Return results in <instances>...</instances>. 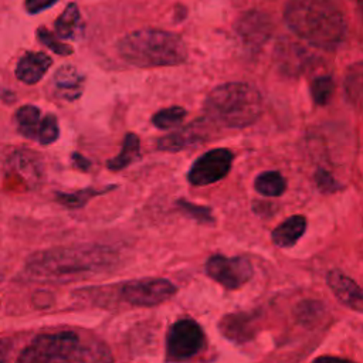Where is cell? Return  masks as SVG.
<instances>
[{"instance_id":"16","label":"cell","mask_w":363,"mask_h":363,"mask_svg":"<svg viewBox=\"0 0 363 363\" xmlns=\"http://www.w3.org/2000/svg\"><path fill=\"white\" fill-rule=\"evenodd\" d=\"M84 75L74 65H61L52 77L54 94L62 99L74 101L84 89Z\"/></svg>"},{"instance_id":"13","label":"cell","mask_w":363,"mask_h":363,"mask_svg":"<svg viewBox=\"0 0 363 363\" xmlns=\"http://www.w3.org/2000/svg\"><path fill=\"white\" fill-rule=\"evenodd\" d=\"M259 313L257 311L251 312H235L225 315L220 323V332L224 337L234 343H244L254 339L258 330Z\"/></svg>"},{"instance_id":"2","label":"cell","mask_w":363,"mask_h":363,"mask_svg":"<svg viewBox=\"0 0 363 363\" xmlns=\"http://www.w3.org/2000/svg\"><path fill=\"white\" fill-rule=\"evenodd\" d=\"M284 21L311 45L333 51L345 40L346 21L330 0H288Z\"/></svg>"},{"instance_id":"26","label":"cell","mask_w":363,"mask_h":363,"mask_svg":"<svg viewBox=\"0 0 363 363\" xmlns=\"http://www.w3.org/2000/svg\"><path fill=\"white\" fill-rule=\"evenodd\" d=\"M186 115H187V112H186L184 108H182V106H169V108L157 111L152 118V123L157 129H172V128H176V126L182 125Z\"/></svg>"},{"instance_id":"7","label":"cell","mask_w":363,"mask_h":363,"mask_svg":"<svg viewBox=\"0 0 363 363\" xmlns=\"http://www.w3.org/2000/svg\"><path fill=\"white\" fill-rule=\"evenodd\" d=\"M177 286L164 278H140L128 281L121 288V296L133 306H156L170 299Z\"/></svg>"},{"instance_id":"17","label":"cell","mask_w":363,"mask_h":363,"mask_svg":"<svg viewBox=\"0 0 363 363\" xmlns=\"http://www.w3.org/2000/svg\"><path fill=\"white\" fill-rule=\"evenodd\" d=\"M51 65L52 60L45 52H26L17 62L16 77L18 81L33 85L45 75Z\"/></svg>"},{"instance_id":"10","label":"cell","mask_w":363,"mask_h":363,"mask_svg":"<svg viewBox=\"0 0 363 363\" xmlns=\"http://www.w3.org/2000/svg\"><path fill=\"white\" fill-rule=\"evenodd\" d=\"M272 31L271 17L259 10L245 11L235 23V33L250 52H258L271 38Z\"/></svg>"},{"instance_id":"15","label":"cell","mask_w":363,"mask_h":363,"mask_svg":"<svg viewBox=\"0 0 363 363\" xmlns=\"http://www.w3.org/2000/svg\"><path fill=\"white\" fill-rule=\"evenodd\" d=\"M326 282L336 298L350 309L363 312V288L340 269H332L326 275Z\"/></svg>"},{"instance_id":"24","label":"cell","mask_w":363,"mask_h":363,"mask_svg":"<svg viewBox=\"0 0 363 363\" xmlns=\"http://www.w3.org/2000/svg\"><path fill=\"white\" fill-rule=\"evenodd\" d=\"M116 186H106V187H102V189H92V187H86V189H82V190H78V191H74V193H62V191H58L55 193V200L67 207V208H81L84 207L91 199L96 197V196H101V194H105L111 190H113Z\"/></svg>"},{"instance_id":"3","label":"cell","mask_w":363,"mask_h":363,"mask_svg":"<svg viewBox=\"0 0 363 363\" xmlns=\"http://www.w3.org/2000/svg\"><path fill=\"white\" fill-rule=\"evenodd\" d=\"M116 48L128 64L139 68L172 67L187 60V48L182 37L157 28L135 30L123 35Z\"/></svg>"},{"instance_id":"20","label":"cell","mask_w":363,"mask_h":363,"mask_svg":"<svg viewBox=\"0 0 363 363\" xmlns=\"http://www.w3.org/2000/svg\"><path fill=\"white\" fill-rule=\"evenodd\" d=\"M343 91L347 102L354 108H363V60L347 67L343 79Z\"/></svg>"},{"instance_id":"23","label":"cell","mask_w":363,"mask_h":363,"mask_svg":"<svg viewBox=\"0 0 363 363\" xmlns=\"http://www.w3.org/2000/svg\"><path fill=\"white\" fill-rule=\"evenodd\" d=\"M254 187L265 197H278L286 190V180L279 172L268 170L255 177Z\"/></svg>"},{"instance_id":"34","label":"cell","mask_w":363,"mask_h":363,"mask_svg":"<svg viewBox=\"0 0 363 363\" xmlns=\"http://www.w3.org/2000/svg\"><path fill=\"white\" fill-rule=\"evenodd\" d=\"M72 162L81 170H88L89 166H91V162L88 159H85L82 155H79V153H72Z\"/></svg>"},{"instance_id":"29","label":"cell","mask_w":363,"mask_h":363,"mask_svg":"<svg viewBox=\"0 0 363 363\" xmlns=\"http://www.w3.org/2000/svg\"><path fill=\"white\" fill-rule=\"evenodd\" d=\"M60 129H58V121L52 113L45 115L41 119L37 139L41 145H50L58 139Z\"/></svg>"},{"instance_id":"25","label":"cell","mask_w":363,"mask_h":363,"mask_svg":"<svg viewBox=\"0 0 363 363\" xmlns=\"http://www.w3.org/2000/svg\"><path fill=\"white\" fill-rule=\"evenodd\" d=\"M323 316V305L315 299H306L296 305L295 318L303 326L316 325Z\"/></svg>"},{"instance_id":"18","label":"cell","mask_w":363,"mask_h":363,"mask_svg":"<svg viewBox=\"0 0 363 363\" xmlns=\"http://www.w3.org/2000/svg\"><path fill=\"white\" fill-rule=\"evenodd\" d=\"M306 231V218L301 214H295L279 225H277L271 234L272 242L279 248H289L295 245Z\"/></svg>"},{"instance_id":"1","label":"cell","mask_w":363,"mask_h":363,"mask_svg":"<svg viewBox=\"0 0 363 363\" xmlns=\"http://www.w3.org/2000/svg\"><path fill=\"white\" fill-rule=\"evenodd\" d=\"M119 261L116 251L99 244L58 247L33 254L24 267L31 281L67 282L112 269Z\"/></svg>"},{"instance_id":"27","label":"cell","mask_w":363,"mask_h":363,"mask_svg":"<svg viewBox=\"0 0 363 363\" xmlns=\"http://www.w3.org/2000/svg\"><path fill=\"white\" fill-rule=\"evenodd\" d=\"M335 91V81L330 75L315 77L311 82V96L313 102L319 106L326 105Z\"/></svg>"},{"instance_id":"12","label":"cell","mask_w":363,"mask_h":363,"mask_svg":"<svg viewBox=\"0 0 363 363\" xmlns=\"http://www.w3.org/2000/svg\"><path fill=\"white\" fill-rule=\"evenodd\" d=\"M312 55L305 47L292 38L282 37L274 48V62L281 74L286 77H299L306 71Z\"/></svg>"},{"instance_id":"35","label":"cell","mask_w":363,"mask_h":363,"mask_svg":"<svg viewBox=\"0 0 363 363\" xmlns=\"http://www.w3.org/2000/svg\"><path fill=\"white\" fill-rule=\"evenodd\" d=\"M9 347H10L9 342L0 340V360H6L7 353H9Z\"/></svg>"},{"instance_id":"11","label":"cell","mask_w":363,"mask_h":363,"mask_svg":"<svg viewBox=\"0 0 363 363\" xmlns=\"http://www.w3.org/2000/svg\"><path fill=\"white\" fill-rule=\"evenodd\" d=\"M213 125L214 122L208 118L196 119L179 130L160 138L156 143L157 149L163 152H180L186 147L201 143L213 135Z\"/></svg>"},{"instance_id":"4","label":"cell","mask_w":363,"mask_h":363,"mask_svg":"<svg viewBox=\"0 0 363 363\" xmlns=\"http://www.w3.org/2000/svg\"><path fill=\"white\" fill-rule=\"evenodd\" d=\"M204 113L214 123L227 128L252 125L262 112V98L257 88L245 82H225L216 86L204 101Z\"/></svg>"},{"instance_id":"21","label":"cell","mask_w":363,"mask_h":363,"mask_svg":"<svg viewBox=\"0 0 363 363\" xmlns=\"http://www.w3.org/2000/svg\"><path fill=\"white\" fill-rule=\"evenodd\" d=\"M140 156V140L135 133H126L121 152L106 162V167L112 172H119L138 160Z\"/></svg>"},{"instance_id":"5","label":"cell","mask_w":363,"mask_h":363,"mask_svg":"<svg viewBox=\"0 0 363 363\" xmlns=\"http://www.w3.org/2000/svg\"><path fill=\"white\" fill-rule=\"evenodd\" d=\"M79 336L71 330L58 333H44L37 336L17 357L18 362L27 363H50L82 360Z\"/></svg>"},{"instance_id":"30","label":"cell","mask_w":363,"mask_h":363,"mask_svg":"<svg viewBox=\"0 0 363 363\" xmlns=\"http://www.w3.org/2000/svg\"><path fill=\"white\" fill-rule=\"evenodd\" d=\"M37 37H38V41L41 44H44L47 48H50L51 51H54L55 54L58 55H69L74 52L72 47H69L68 44L60 41L50 30H47L45 27H40L37 30Z\"/></svg>"},{"instance_id":"22","label":"cell","mask_w":363,"mask_h":363,"mask_svg":"<svg viewBox=\"0 0 363 363\" xmlns=\"http://www.w3.org/2000/svg\"><path fill=\"white\" fill-rule=\"evenodd\" d=\"M16 121L18 132L28 139H37L41 123V112L34 105H24L17 109Z\"/></svg>"},{"instance_id":"31","label":"cell","mask_w":363,"mask_h":363,"mask_svg":"<svg viewBox=\"0 0 363 363\" xmlns=\"http://www.w3.org/2000/svg\"><path fill=\"white\" fill-rule=\"evenodd\" d=\"M315 182L318 189L325 194H330L342 189V184H339V182L325 169H319L315 173Z\"/></svg>"},{"instance_id":"28","label":"cell","mask_w":363,"mask_h":363,"mask_svg":"<svg viewBox=\"0 0 363 363\" xmlns=\"http://www.w3.org/2000/svg\"><path fill=\"white\" fill-rule=\"evenodd\" d=\"M176 206H177L186 216H189L190 218L196 220V221L200 223V224H213V223H214V216H213L210 207L199 206V204H194V203L187 201V200H184V199H179V200L176 201Z\"/></svg>"},{"instance_id":"8","label":"cell","mask_w":363,"mask_h":363,"mask_svg":"<svg viewBox=\"0 0 363 363\" xmlns=\"http://www.w3.org/2000/svg\"><path fill=\"white\" fill-rule=\"evenodd\" d=\"M206 274L225 289H238L245 285L254 274L251 262L244 257L211 255L204 265Z\"/></svg>"},{"instance_id":"6","label":"cell","mask_w":363,"mask_h":363,"mask_svg":"<svg viewBox=\"0 0 363 363\" xmlns=\"http://www.w3.org/2000/svg\"><path fill=\"white\" fill-rule=\"evenodd\" d=\"M204 342V332L194 319H179L170 326L166 336V359L187 360L203 349Z\"/></svg>"},{"instance_id":"9","label":"cell","mask_w":363,"mask_h":363,"mask_svg":"<svg viewBox=\"0 0 363 363\" xmlns=\"http://www.w3.org/2000/svg\"><path fill=\"white\" fill-rule=\"evenodd\" d=\"M233 152L225 147L211 149L191 164L187 180L193 186H207L224 179L233 166Z\"/></svg>"},{"instance_id":"33","label":"cell","mask_w":363,"mask_h":363,"mask_svg":"<svg viewBox=\"0 0 363 363\" xmlns=\"http://www.w3.org/2000/svg\"><path fill=\"white\" fill-rule=\"evenodd\" d=\"M252 210L261 216H264V214L271 216L275 211V206H274V203H269V201H254Z\"/></svg>"},{"instance_id":"32","label":"cell","mask_w":363,"mask_h":363,"mask_svg":"<svg viewBox=\"0 0 363 363\" xmlns=\"http://www.w3.org/2000/svg\"><path fill=\"white\" fill-rule=\"evenodd\" d=\"M58 0H24V9L28 14H38L52 7Z\"/></svg>"},{"instance_id":"36","label":"cell","mask_w":363,"mask_h":363,"mask_svg":"<svg viewBox=\"0 0 363 363\" xmlns=\"http://www.w3.org/2000/svg\"><path fill=\"white\" fill-rule=\"evenodd\" d=\"M357 7H359V11H360V14L363 17V0H357Z\"/></svg>"},{"instance_id":"19","label":"cell","mask_w":363,"mask_h":363,"mask_svg":"<svg viewBox=\"0 0 363 363\" xmlns=\"http://www.w3.org/2000/svg\"><path fill=\"white\" fill-rule=\"evenodd\" d=\"M55 34L64 40H78L84 34V21L75 3H69L55 20Z\"/></svg>"},{"instance_id":"14","label":"cell","mask_w":363,"mask_h":363,"mask_svg":"<svg viewBox=\"0 0 363 363\" xmlns=\"http://www.w3.org/2000/svg\"><path fill=\"white\" fill-rule=\"evenodd\" d=\"M7 173L17 174L28 189H35L43 180V163L40 156L30 150H16L6 162Z\"/></svg>"}]
</instances>
